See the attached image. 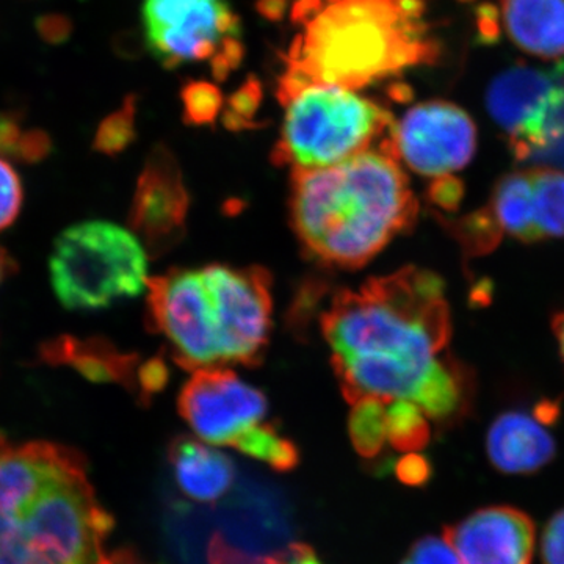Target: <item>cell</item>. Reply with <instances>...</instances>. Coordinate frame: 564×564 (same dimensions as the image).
<instances>
[{"label": "cell", "instance_id": "6da1fadb", "mask_svg": "<svg viewBox=\"0 0 564 564\" xmlns=\"http://www.w3.org/2000/svg\"><path fill=\"white\" fill-rule=\"evenodd\" d=\"M444 289L436 274L408 267L334 295L322 332L348 402L404 400L433 421L459 413L463 377L443 356L452 336Z\"/></svg>", "mask_w": 564, "mask_h": 564}, {"label": "cell", "instance_id": "7a4b0ae2", "mask_svg": "<svg viewBox=\"0 0 564 564\" xmlns=\"http://www.w3.org/2000/svg\"><path fill=\"white\" fill-rule=\"evenodd\" d=\"M111 530L79 454L0 434V564H110Z\"/></svg>", "mask_w": 564, "mask_h": 564}, {"label": "cell", "instance_id": "3957f363", "mask_svg": "<svg viewBox=\"0 0 564 564\" xmlns=\"http://www.w3.org/2000/svg\"><path fill=\"white\" fill-rule=\"evenodd\" d=\"M417 209L402 166L381 150L293 173V229L304 250L328 265L362 267L414 225Z\"/></svg>", "mask_w": 564, "mask_h": 564}, {"label": "cell", "instance_id": "277c9868", "mask_svg": "<svg viewBox=\"0 0 564 564\" xmlns=\"http://www.w3.org/2000/svg\"><path fill=\"white\" fill-rule=\"evenodd\" d=\"M148 317L184 369L254 366L272 328L270 274L209 265L150 278Z\"/></svg>", "mask_w": 564, "mask_h": 564}, {"label": "cell", "instance_id": "5b68a950", "mask_svg": "<svg viewBox=\"0 0 564 564\" xmlns=\"http://www.w3.org/2000/svg\"><path fill=\"white\" fill-rule=\"evenodd\" d=\"M437 54L422 17L406 13L399 0H334L293 41L289 69L307 84L356 90Z\"/></svg>", "mask_w": 564, "mask_h": 564}, {"label": "cell", "instance_id": "8992f818", "mask_svg": "<svg viewBox=\"0 0 564 564\" xmlns=\"http://www.w3.org/2000/svg\"><path fill=\"white\" fill-rule=\"evenodd\" d=\"M284 121L273 151L293 173L326 169L361 154L393 126L392 115L350 88L307 84L281 96Z\"/></svg>", "mask_w": 564, "mask_h": 564}, {"label": "cell", "instance_id": "52a82bcc", "mask_svg": "<svg viewBox=\"0 0 564 564\" xmlns=\"http://www.w3.org/2000/svg\"><path fill=\"white\" fill-rule=\"evenodd\" d=\"M51 284L69 311H95L148 289L147 250L135 234L115 223L70 226L52 248Z\"/></svg>", "mask_w": 564, "mask_h": 564}, {"label": "cell", "instance_id": "ba28073f", "mask_svg": "<svg viewBox=\"0 0 564 564\" xmlns=\"http://www.w3.org/2000/svg\"><path fill=\"white\" fill-rule=\"evenodd\" d=\"M477 128L462 107L430 101L414 106L402 121L393 122L381 143L397 162L422 176L441 177L459 172L473 161Z\"/></svg>", "mask_w": 564, "mask_h": 564}, {"label": "cell", "instance_id": "9c48e42d", "mask_svg": "<svg viewBox=\"0 0 564 564\" xmlns=\"http://www.w3.org/2000/svg\"><path fill=\"white\" fill-rule=\"evenodd\" d=\"M148 50L165 68L204 61L228 39H239L240 21L226 0H143Z\"/></svg>", "mask_w": 564, "mask_h": 564}, {"label": "cell", "instance_id": "30bf717a", "mask_svg": "<svg viewBox=\"0 0 564 564\" xmlns=\"http://www.w3.org/2000/svg\"><path fill=\"white\" fill-rule=\"evenodd\" d=\"M265 395L225 367L193 372L177 399V410L193 432L209 445H229L262 423Z\"/></svg>", "mask_w": 564, "mask_h": 564}, {"label": "cell", "instance_id": "8fae6325", "mask_svg": "<svg viewBox=\"0 0 564 564\" xmlns=\"http://www.w3.org/2000/svg\"><path fill=\"white\" fill-rule=\"evenodd\" d=\"M564 95V61L552 69L516 65L492 80L488 110L510 141L514 158L536 140L549 113Z\"/></svg>", "mask_w": 564, "mask_h": 564}, {"label": "cell", "instance_id": "7c38bea8", "mask_svg": "<svg viewBox=\"0 0 564 564\" xmlns=\"http://www.w3.org/2000/svg\"><path fill=\"white\" fill-rule=\"evenodd\" d=\"M188 204L176 159L166 148H155L140 173L129 214L144 250L161 256L176 247L184 237Z\"/></svg>", "mask_w": 564, "mask_h": 564}, {"label": "cell", "instance_id": "4fadbf2b", "mask_svg": "<svg viewBox=\"0 0 564 564\" xmlns=\"http://www.w3.org/2000/svg\"><path fill=\"white\" fill-rule=\"evenodd\" d=\"M444 538L462 564H532L536 533L524 511L489 507L447 527Z\"/></svg>", "mask_w": 564, "mask_h": 564}, {"label": "cell", "instance_id": "5bb4252c", "mask_svg": "<svg viewBox=\"0 0 564 564\" xmlns=\"http://www.w3.org/2000/svg\"><path fill=\"white\" fill-rule=\"evenodd\" d=\"M555 441L536 414L511 411L494 421L488 433L492 466L510 475L534 474L555 456Z\"/></svg>", "mask_w": 564, "mask_h": 564}, {"label": "cell", "instance_id": "9a60e30c", "mask_svg": "<svg viewBox=\"0 0 564 564\" xmlns=\"http://www.w3.org/2000/svg\"><path fill=\"white\" fill-rule=\"evenodd\" d=\"M40 358L52 366L73 367L95 383H118L137 393V375L141 364L139 355L118 350L101 337H55L41 345Z\"/></svg>", "mask_w": 564, "mask_h": 564}, {"label": "cell", "instance_id": "2e32d148", "mask_svg": "<svg viewBox=\"0 0 564 564\" xmlns=\"http://www.w3.org/2000/svg\"><path fill=\"white\" fill-rule=\"evenodd\" d=\"M169 462L181 491L195 502H215L236 478V466L228 455L191 436L172 441Z\"/></svg>", "mask_w": 564, "mask_h": 564}, {"label": "cell", "instance_id": "e0dca14e", "mask_svg": "<svg viewBox=\"0 0 564 564\" xmlns=\"http://www.w3.org/2000/svg\"><path fill=\"white\" fill-rule=\"evenodd\" d=\"M500 20L519 50L534 57H564V0H502Z\"/></svg>", "mask_w": 564, "mask_h": 564}, {"label": "cell", "instance_id": "ac0fdd59", "mask_svg": "<svg viewBox=\"0 0 564 564\" xmlns=\"http://www.w3.org/2000/svg\"><path fill=\"white\" fill-rule=\"evenodd\" d=\"M488 209L503 234L525 243L540 242L534 220L532 169L500 177Z\"/></svg>", "mask_w": 564, "mask_h": 564}, {"label": "cell", "instance_id": "d6986e66", "mask_svg": "<svg viewBox=\"0 0 564 564\" xmlns=\"http://www.w3.org/2000/svg\"><path fill=\"white\" fill-rule=\"evenodd\" d=\"M534 220L540 240L564 237V172L551 166L532 169Z\"/></svg>", "mask_w": 564, "mask_h": 564}, {"label": "cell", "instance_id": "ffe728a7", "mask_svg": "<svg viewBox=\"0 0 564 564\" xmlns=\"http://www.w3.org/2000/svg\"><path fill=\"white\" fill-rule=\"evenodd\" d=\"M231 447L269 464L278 473H291L300 463V452L288 437L281 436L270 423H259L240 434Z\"/></svg>", "mask_w": 564, "mask_h": 564}, {"label": "cell", "instance_id": "44dd1931", "mask_svg": "<svg viewBox=\"0 0 564 564\" xmlns=\"http://www.w3.org/2000/svg\"><path fill=\"white\" fill-rule=\"evenodd\" d=\"M384 400L377 397H366L352 403L350 419H348V433L352 447L364 458H375L383 452L388 441V425H386Z\"/></svg>", "mask_w": 564, "mask_h": 564}, {"label": "cell", "instance_id": "7402d4cb", "mask_svg": "<svg viewBox=\"0 0 564 564\" xmlns=\"http://www.w3.org/2000/svg\"><path fill=\"white\" fill-rule=\"evenodd\" d=\"M386 425H388V443L395 451L414 454L429 444V417L417 404L404 402V400L388 402Z\"/></svg>", "mask_w": 564, "mask_h": 564}, {"label": "cell", "instance_id": "603a6c76", "mask_svg": "<svg viewBox=\"0 0 564 564\" xmlns=\"http://www.w3.org/2000/svg\"><path fill=\"white\" fill-rule=\"evenodd\" d=\"M518 161L538 163L564 172V95L549 113L540 135Z\"/></svg>", "mask_w": 564, "mask_h": 564}, {"label": "cell", "instance_id": "cb8c5ba5", "mask_svg": "<svg viewBox=\"0 0 564 564\" xmlns=\"http://www.w3.org/2000/svg\"><path fill=\"white\" fill-rule=\"evenodd\" d=\"M135 96H128L120 109L104 118L96 131L93 148L107 155H117L128 150L135 139Z\"/></svg>", "mask_w": 564, "mask_h": 564}, {"label": "cell", "instance_id": "d4e9b609", "mask_svg": "<svg viewBox=\"0 0 564 564\" xmlns=\"http://www.w3.org/2000/svg\"><path fill=\"white\" fill-rule=\"evenodd\" d=\"M452 229L463 243L464 250L477 256L494 250L503 236L502 229L497 225L488 207L466 215L462 220L456 221Z\"/></svg>", "mask_w": 564, "mask_h": 564}, {"label": "cell", "instance_id": "484cf974", "mask_svg": "<svg viewBox=\"0 0 564 564\" xmlns=\"http://www.w3.org/2000/svg\"><path fill=\"white\" fill-rule=\"evenodd\" d=\"M184 118L188 124L206 126L217 120L223 107V96L207 82H192L182 90Z\"/></svg>", "mask_w": 564, "mask_h": 564}, {"label": "cell", "instance_id": "4316f807", "mask_svg": "<svg viewBox=\"0 0 564 564\" xmlns=\"http://www.w3.org/2000/svg\"><path fill=\"white\" fill-rule=\"evenodd\" d=\"M262 101V87L256 77H250L242 87L239 88L228 101V109L223 115V122L226 128L232 131H242V129L254 128L256 111Z\"/></svg>", "mask_w": 564, "mask_h": 564}, {"label": "cell", "instance_id": "83f0119b", "mask_svg": "<svg viewBox=\"0 0 564 564\" xmlns=\"http://www.w3.org/2000/svg\"><path fill=\"white\" fill-rule=\"evenodd\" d=\"M22 199V184L20 176L9 162L0 159V231L9 228L11 223L20 215Z\"/></svg>", "mask_w": 564, "mask_h": 564}, {"label": "cell", "instance_id": "f1b7e54d", "mask_svg": "<svg viewBox=\"0 0 564 564\" xmlns=\"http://www.w3.org/2000/svg\"><path fill=\"white\" fill-rule=\"evenodd\" d=\"M402 564H462V560L444 536H429L411 547Z\"/></svg>", "mask_w": 564, "mask_h": 564}, {"label": "cell", "instance_id": "f546056e", "mask_svg": "<svg viewBox=\"0 0 564 564\" xmlns=\"http://www.w3.org/2000/svg\"><path fill=\"white\" fill-rule=\"evenodd\" d=\"M169 378V367L163 359L152 358L150 361L141 362L137 375V395L140 402H150L154 393L163 391Z\"/></svg>", "mask_w": 564, "mask_h": 564}, {"label": "cell", "instance_id": "4dcf8cb0", "mask_svg": "<svg viewBox=\"0 0 564 564\" xmlns=\"http://www.w3.org/2000/svg\"><path fill=\"white\" fill-rule=\"evenodd\" d=\"M39 39L50 46L68 43L74 32V22L65 13H43L33 21Z\"/></svg>", "mask_w": 564, "mask_h": 564}, {"label": "cell", "instance_id": "1f68e13d", "mask_svg": "<svg viewBox=\"0 0 564 564\" xmlns=\"http://www.w3.org/2000/svg\"><path fill=\"white\" fill-rule=\"evenodd\" d=\"M464 185L452 174L447 176L434 177L429 188V199L441 210L454 212L458 209L463 202Z\"/></svg>", "mask_w": 564, "mask_h": 564}, {"label": "cell", "instance_id": "d6a6232c", "mask_svg": "<svg viewBox=\"0 0 564 564\" xmlns=\"http://www.w3.org/2000/svg\"><path fill=\"white\" fill-rule=\"evenodd\" d=\"M51 152V137L41 129H24L13 158L17 161L35 163L43 161Z\"/></svg>", "mask_w": 564, "mask_h": 564}, {"label": "cell", "instance_id": "836d02e7", "mask_svg": "<svg viewBox=\"0 0 564 564\" xmlns=\"http://www.w3.org/2000/svg\"><path fill=\"white\" fill-rule=\"evenodd\" d=\"M541 558L544 564H564V508L545 527Z\"/></svg>", "mask_w": 564, "mask_h": 564}, {"label": "cell", "instance_id": "e575fe53", "mask_svg": "<svg viewBox=\"0 0 564 564\" xmlns=\"http://www.w3.org/2000/svg\"><path fill=\"white\" fill-rule=\"evenodd\" d=\"M395 475L402 484L417 488L425 485L432 477V464L417 452L406 454L397 463Z\"/></svg>", "mask_w": 564, "mask_h": 564}, {"label": "cell", "instance_id": "d590c367", "mask_svg": "<svg viewBox=\"0 0 564 564\" xmlns=\"http://www.w3.org/2000/svg\"><path fill=\"white\" fill-rule=\"evenodd\" d=\"M269 564H323L311 545L295 543L269 556Z\"/></svg>", "mask_w": 564, "mask_h": 564}, {"label": "cell", "instance_id": "8d00e7d4", "mask_svg": "<svg viewBox=\"0 0 564 564\" xmlns=\"http://www.w3.org/2000/svg\"><path fill=\"white\" fill-rule=\"evenodd\" d=\"M500 11L492 6H484L478 10V29L486 40L499 36Z\"/></svg>", "mask_w": 564, "mask_h": 564}, {"label": "cell", "instance_id": "74e56055", "mask_svg": "<svg viewBox=\"0 0 564 564\" xmlns=\"http://www.w3.org/2000/svg\"><path fill=\"white\" fill-rule=\"evenodd\" d=\"M288 9V0H259L258 10L270 21H280Z\"/></svg>", "mask_w": 564, "mask_h": 564}, {"label": "cell", "instance_id": "f35d334b", "mask_svg": "<svg viewBox=\"0 0 564 564\" xmlns=\"http://www.w3.org/2000/svg\"><path fill=\"white\" fill-rule=\"evenodd\" d=\"M220 52L225 55L226 61L229 62V65H231L232 68H237L239 63L242 62L243 46L239 39H228L223 41Z\"/></svg>", "mask_w": 564, "mask_h": 564}, {"label": "cell", "instance_id": "ab89813d", "mask_svg": "<svg viewBox=\"0 0 564 564\" xmlns=\"http://www.w3.org/2000/svg\"><path fill=\"white\" fill-rule=\"evenodd\" d=\"M321 11V0H295V7H293V20L304 21L310 17Z\"/></svg>", "mask_w": 564, "mask_h": 564}, {"label": "cell", "instance_id": "60d3db41", "mask_svg": "<svg viewBox=\"0 0 564 564\" xmlns=\"http://www.w3.org/2000/svg\"><path fill=\"white\" fill-rule=\"evenodd\" d=\"M14 270H17V262L13 261L9 252L0 248V284H2L7 278H10L11 274L14 273Z\"/></svg>", "mask_w": 564, "mask_h": 564}, {"label": "cell", "instance_id": "b9f144b4", "mask_svg": "<svg viewBox=\"0 0 564 564\" xmlns=\"http://www.w3.org/2000/svg\"><path fill=\"white\" fill-rule=\"evenodd\" d=\"M554 332L556 336V340L560 344V350H562V355L564 358V311L556 315L554 321Z\"/></svg>", "mask_w": 564, "mask_h": 564}, {"label": "cell", "instance_id": "7bdbcfd3", "mask_svg": "<svg viewBox=\"0 0 564 564\" xmlns=\"http://www.w3.org/2000/svg\"><path fill=\"white\" fill-rule=\"evenodd\" d=\"M391 95L397 101H404V99L411 98V90L406 85H393L391 88Z\"/></svg>", "mask_w": 564, "mask_h": 564}, {"label": "cell", "instance_id": "ee69618b", "mask_svg": "<svg viewBox=\"0 0 564 564\" xmlns=\"http://www.w3.org/2000/svg\"><path fill=\"white\" fill-rule=\"evenodd\" d=\"M110 564H140L133 558L132 555L129 554H113V560H111Z\"/></svg>", "mask_w": 564, "mask_h": 564}]
</instances>
